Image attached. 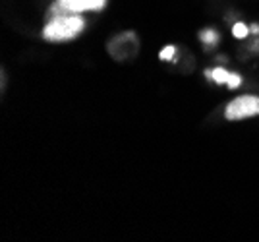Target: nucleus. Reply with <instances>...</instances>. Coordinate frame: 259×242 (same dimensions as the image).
Here are the masks:
<instances>
[{"label":"nucleus","mask_w":259,"mask_h":242,"mask_svg":"<svg viewBox=\"0 0 259 242\" xmlns=\"http://www.w3.org/2000/svg\"><path fill=\"white\" fill-rule=\"evenodd\" d=\"M107 0H56L53 14H81V12H101Z\"/></svg>","instance_id":"obj_3"},{"label":"nucleus","mask_w":259,"mask_h":242,"mask_svg":"<svg viewBox=\"0 0 259 242\" xmlns=\"http://www.w3.org/2000/svg\"><path fill=\"white\" fill-rule=\"evenodd\" d=\"M259 114V97L255 95H244V97H236L234 101L228 103L225 116L228 120H244V118H251Z\"/></svg>","instance_id":"obj_2"},{"label":"nucleus","mask_w":259,"mask_h":242,"mask_svg":"<svg viewBox=\"0 0 259 242\" xmlns=\"http://www.w3.org/2000/svg\"><path fill=\"white\" fill-rule=\"evenodd\" d=\"M159 56H161V60H172L174 58V47H164Z\"/></svg>","instance_id":"obj_6"},{"label":"nucleus","mask_w":259,"mask_h":242,"mask_svg":"<svg viewBox=\"0 0 259 242\" xmlns=\"http://www.w3.org/2000/svg\"><path fill=\"white\" fill-rule=\"evenodd\" d=\"M232 33H234L236 39H244V37L248 35V27H246L244 23H236V25L232 27Z\"/></svg>","instance_id":"obj_5"},{"label":"nucleus","mask_w":259,"mask_h":242,"mask_svg":"<svg viewBox=\"0 0 259 242\" xmlns=\"http://www.w3.org/2000/svg\"><path fill=\"white\" fill-rule=\"evenodd\" d=\"M201 39H203L205 43H215L217 33H215V31H201Z\"/></svg>","instance_id":"obj_7"},{"label":"nucleus","mask_w":259,"mask_h":242,"mask_svg":"<svg viewBox=\"0 0 259 242\" xmlns=\"http://www.w3.org/2000/svg\"><path fill=\"white\" fill-rule=\"evenodd\" d=\"M205 74H207V77H211L213 82H217V84H225V86H228L230 89L240 88V84H242V77L238 76V74L227 72L225 68H215V70H207Z\"/></svg>","instance_id":"obj_4"},{"label":"nucleus","mask_w":259,"mask_h":242,"mask_svg":"<svg viewBox=\"0 0 259 242\" xmlns=\"http://www.w3.org/2000/svg\"><path fill=\"white\" fill-rule=\"evenodd\" d=\"M85 20L79 14H58L53 16L51 22L45 25L43 39L51 43H64L72 41L83 31Z\"/></svg>","instance_id":"obj_1"}]
</instances>
